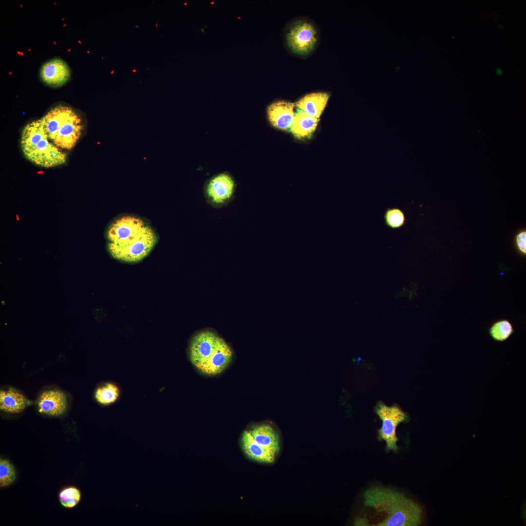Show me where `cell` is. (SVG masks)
Instances as JSON below:
<instances>
[{"label":"cell","instance_id":"cell-3","mask_svg":"<svg viewBox=\"0 0 526 526\" xmlns=\"http://www.w3.org/2000/svg\"><path fill=\"white\" fill-rule=\"evenodd\" d=\"M189 356L192 365L201 373L215 376L231 362L233 352L222 338L211 331L201 332L191 339Z\"/></svg>","mask_w":526,"mask_h":526},{"label":"cell","instance_id":"cell-20","mask_svg":"<svg viewBox=\"0 0 526 526\" xmlns=\"http://www.w3.org/2000/svg\"><path fill=\"white\" fill-rule=\"evenodd\" d=\"M61 505L66 508L75 507L80 501L81 492L75 487H69L61 490L58 495Z\"/></svg>","mask_w":526,"mask_h":526},{"label":"cell","instance_id":"cell-4","mask_svg":"<svg viewBox=\"0 0 526 526\" xmlns=\"http://www.w3.org/2000/svg\"><path fill=\"white\" fill-rule=\"evenodd\" d=\"M20 145L24 156L38 166L51 168L66 161V154L48 138L41 119L32 121L23 128Z\"/></svg>","mask_w":526,"mask_h":526},{"label":"cell","instance_id":"cell-8","mask_svg":"<svg viewBox=\"0 0 526 526\" xmlns=\"http://www.w3.org/2000/svg\"><path fill=\"white\" fill-rule=\"evenodd\" d=\"M286 41L293 53L306 55L315 47L317 42V32L309 22L297 21L290 26L286 35Z\"/></svg>","mask_w":526,"mask_h":526},{"label":"cell","instance_id":"cell-18","mask_svg":"<svg viewBox=\"0 0 526 526\" xmlns=\"http://www.w3.org/2000/svg\"><path fill=\"white\" fill-rule=\"evenodd\" d=\"M510 322L506 319L495 322L490 328L489 333L491 337L497 341L503 342L508 338L514 333Z\"/></svg>","mask_w":526,"mask_h":526},{"label":"cell","instance_id":"cell-6","mask_svg":"<svg viewBox=\"0 0 526 526\" xmlns=\"http://www.w3.org/2000/svg\"><path fill=\"white\" fill-rule=\"evenodd\" d=\"M375 412L382 421L381 427L378 430L379 439L385 441L386 451H397L396 429L400 423L408 419V414L399 406H388L380 401L376 404Z\"/></svg>","mask_w":526,"mask_h":526},{"label":"cell","instance_id":"cell-10","mask_svg":"<svg viewBox=\"0 0 526 526\" xmlns=\"http://www.w3.org/2000/svg\"><path fill=\"white\" fill-rule=\"evenodd\" d=\"M294 107V103L285 101L273 103L268 106L267 111L269 122L278 129L290 130L295 116Z\"/></svg>","mask_w":526,"mask_h":526},{"label":"cell","instance_id":"cell-22","mask_svg":"<svg viewBox=\"0 0 526 526\" xmlns=\"http://www.w3.org/2000/svg\"><path fill=\"white\" fill-rule=\"evenodd\" d=\"M516 243L520 251L524 254L526 253V233L522 231L516 237Z\"/></svg>","mask_w":526,"mask_h":526},{"label":"cell","instance_id":"cell-21","mask_svg":"<svg viewBox=\"0 0 526 526\" xmlns=\"http://www.w3.org/2000/svg\"><path fill=\"white\" fill-rule=\"evenodd\" d=\"M16 471L14 466L8 460L0 459V487H5L11 485L16 479Z\"/></svg>","mask_w":526,"mask_h":526},{"label":"cell","instance_id":"cell-12","mask_svg":"<svg viewBox=\"0 0 526 526\" xmlns=\"http://www.w3.org/2000/svg\"><path fill=\"white\" fill-rule=\"evenodd\" d=\"M240 445L244 454L251 460L266 464L272 463L275 461L276 455L258 444L249 431L243 432Z\"/></svg>","mask_w":526,"mask_h":526},{"label":"cell","instance_id":"cell-16","mask_svg":"<svg viewBox=\"0 0 526 526\" xmlns=\"http://www.w3.org/2000/svg\"><path fill=\"white\" fill-rule=\"evenodd\" d=\"M28 401L21 394L14 389L1 390L0 409L8 413H19L26 407Z\"/></svg>","mask_w":526,"mask_h":526},{"label":"cell","instance_id":"cell-2","mask_svg":"<svg viewBox=\"0 0 526 526\" xmlns=\"http://www.w3.org/2000/svg\"><path fill=\"white\" fill-rule=\"evenodd\" d=\"M364 505L375 510L379 516L375 526H416L422 522L421 506L392 489L371 487L364 493Z\"/></svg>","mask_w":526,"mask_h":526},{"label":"cell","instance_id":"cell-11","mask_svg":"<svg viewBox=\"0 0 526 526\" xmlns=\"http://www.w3.org/2000/svg\"><path fill=\"white\" fill-rule=\"evenodd\" d=\"M38 406L41 413L51 416L61 415L67 407L66 395L58 390H47L38 397Z\"/></svg>","mask_w":526,"mask_h":526},{"label":"cell","instance_id":"cell-19","mask_svg":"<svg viewBox=\"0 0 526 526\" xmlns=\"http://www.w3.org/2000/svg\"><path fill=\"white\" fill-rule=\"evenodd\" d=\"M384 220L389 228L395 229L403 226L406 222L404 211L398 207L387 208L384 212Z\"/></svg>","mask_w":526,"mask_h":526},{"label":"cell","instance_id":"cell-13","mask_svg":"<svg viewBox=\"0 0 526 526\" xmlns=\"http://www.w3.org/2000/svg\"><path fill=\"white\" fill-rule=\"evenodd\" d=\"M254 440L276 455L280 450V438L276 431L269 425L263 424L254 426L249 430Z\"/></svg>","mask_w":526,"mask_h":526},{"label":"cell","instance_id":"cell-17","mask_svg":"<svg viewBox=\"0 0 526 526\" xmlns=\"http://www.w3.org/2000/svg\"><path fill=\"white\" fill-rule=\"evenodd\" d=\"M120 394V389L116 384L108 382L96 389L94 397L98 403L107 406L115 402L119 398Z\"/></svg>","mask_w":526,"mask_h":526},{"label":"cell","instance_id":"cell-14","mask_svg":"<svg viewBox=\"0 0 526 526\" xmlns=\"http://www.w3.org/2000/svg\"><path fill=\"white\" fill-rule=\"evenodd\" d=\"M326 93H314L308 94L296 103L299 110L319 118L324 110L329 98Z\"/></svg>","mask_w":526,"mask_h":526},{"label":"cell","instance_id":"cell-9","mask_svg":"<svg viewBox=\"0 0 526 526\" xmlns=\"http://www.w3.org/2000/svg\"><path fill=\"white\" fill-rule=\"evenodd\" d=\"M39 75L45 84L52 87H58L69 80L71 72L65 61L59 58H55L42 65Z\"/></svg>","mask_w":526,"mask_h":526},{"label":"cell","instance_id":"cell-7","mask_svg":"<svg viewBox=\"0 0 526 526\" xmlns=\"http://www.w3.org/2000/svg\"><path fill=\"white\" fill-rule=\"evenodd\" d=\"M235 187L234 179L227 173H221L212 177L205 187L207 203L216 208L226 206L234 198Z\"/></svg>","mask_w":526,"mask_h":526},{"label":"cell","instance_id":"cell-15","mask_svg":"<svg viewBox=\"0 0 526 526\" xmlns=\"http://www.w3.org/2000/svg\"><path fill=\"white\" fill-rule=\"evenodd\" d=\"M319 121V118L298 109L295 113L290 130L297 138L308 137L314 132Z\"/></svg>","mask_w":526,"mask_h":526},{"label":"cell","instance_id":"cell-1","mask_svg":"<svg viewBox=\"0 0 526 526\" xmlns=\"http://www.w3.org/2000/svg\"><path fill=\"white\" fill-rule=\"evenodd\" d=\"M108 248L114 258L135 263L144 259L156 242L152 229L141 219L124 216L117 219L107 233Z\"/></svg>","mask_w":526,"mask_h":526},{"label":"cell","instance_id":"cell-5","mask_svg":"<svg viewBox=\"0 0 526 526\" xmlns=\"http://www.w3.org/2000/svg\"><path fill=\"white\" fill-rule=\"evenodd\" d=\"M41 119L48 138L58 148L71 150L81 135V118L70 107L57 105Z\"/></svg>","mask_w":526,"mask_h":526}]
</instances>
